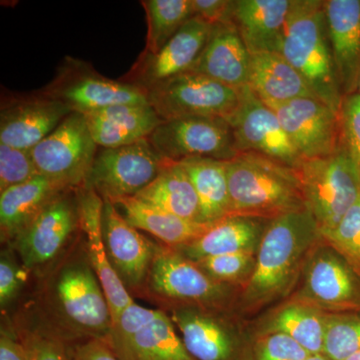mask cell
Listing matches in <instances>:
<instances>
[{"label": "cell", "instance_id": "obj_1", "mask_svg": "<svg viewBox=\"0 0 360 360\" xmlns=\"http://www.w3.org/2000/svg\"><path fill=\"white\" fill-rule=\"evenodd\" d=\"M33 281L30 300L66 340L75 345L110 335V303L90 264L82 233L53 266Z\"/></svg>", "mask_w": 360, "mask_h": 360}, {"label": "cell", "instance_id": "obj_2", "mask_svg": "<svg viewBox=\"0 0 360 360\" xmlns=\"http://www.w3.org/2000/svg\"><path fill=\"white\" fill-rule=\"evenodd\" d=\"M321 240L309 210L270 220L250 281L239 293L234 311L251 319L290 297L309 253Z\"/></svg>", "mask_w": 360, "mask_h": 360}, {"label": "cell", "instance_id": "obj_3", "mask_svg": "<svg viewBox=\"0 0 360 360\" xmlns=\"http://www.w3.org/2000/svg\"><path fill=\"white\" fill-rule=\"evenodd\" d=\"M229 215L272 220L307 210L296 169L255 153L225 161Z\"/></svg>", "mask_w": 360, "mask_h": 360}, {"label": "cell", "instance_id": "obj_4", "mask_svg": "<svg viewBox=\"0 0 360 360\" xmlns=\"http://www.w3.org/2000/svg\"><path fill=\"white\" fill-rule=\"evenodd\" d=\"M312 94L340 113L343 96L330 41L324 0H292L281 52Z\"/></svg>", "mask_w": 360, "mask_h": 360}, {"label": "cell", "instance_id": "obj_5", "mask_svg": "<svg viewBox=\"0 0 360 360\" xmlns=\"http://www.w3.org/2000/svg\"><path fill=\"white\" fill-rule=\"evenodd\" d=\"M240 288L217 283L175 248L158 243L148 281L139 298L158 309H236Z\"/></svg>", "mask_w": 360, "mask_h": 360}, {"label": "cell", "instance_id": "obj_6", "mask_svg": "<svg viewBox=\"0 0 360 360\" xmlns=\"http://www.w3.org/2000/svg\"><path fill=\"white\" fill-rule=\"evenodd\" d=\"M296 174L321 233L335 229L359 198V170L340 142L331 155L303 160Z\"/></svg>", "mask_w": 360, "mask_h": 360}, {"label": "cell", "instance_id": "obj_7", "mask_svg": "<svg viewBox=\"0 0 360 360\" xmlns=\"http://www.w3.org/2000/svg\"><path fill=\"white\" fill-rule=\"evenodd\" d=\"M195 360H250L248 319L233 310L177 307L167 311Z\"/></svg>", "mask_w": 360, "mask_h": 360}, {"label": "cell", "instance_id": "obj_8", "mask_svg": "<svg viewBox=\"0 0 360 360\" xmlns=\"http://www.w3.org/2000/svg\"><path fill=\"white\" fill-rule=\"evenodd\" d=\"M80 236L77 188H70L54 198L8 245L33 279L53 266Z\"/></svg>", "mask_w": 360, "mask_h": 360}, {"label": "cell", "instance_id": "obj_9", "mask_svg": "<svg viewBox=\"0 0 360 360\" xmlns=\"http://www.w3.org/2000/svg\"><path fill=\"white\" fill-rule=\"evenodd\" d=\"M105 340L120 360H195L167 312L135 302L113 322Z\"/></svg>", "mask_w": 360, "mask_h": 360}, {"label": "cell", "instance_id": "obj_10", "mask_svg": "<svg viewBox=\"0 0 360 360\" xmlns=\"http://www.w3.org/2000/svg\"><path fill=\"white\" fill-rule=\"evenodd\" d=\"M290 297L326 314L360 311V276L321 238L309 253Z\"/></svg>", "mask_w": 360, "mask_h": 360}, {"label": "cell", "instance_id": "obj_11", "mask_svg": "<svg viewBox=\"0 0 360 360\" xmlns=\"http://www.w3.org/2000/svg\"><path fill=\"white\" fill-rule=\"evenodd\" d=\"M162 120L214 117L229 120L240 105L241 89H232L198 73L170 78L146 91Z\"/></svg>", "mask_w": 360, "mask_h": 360}, {"label": "cell", "instance_id": "obj_12", "mask_svg": "<svg viewBox=\"0 0 360 360\" xmlns=\"http://www.w3.org/2000/svg\"><path fill=\"white\" fill-rule=\"evenodd\" d=\"M97 148L84 115L71 112L30 151L40 175L75 189L84 186Z\"/></svg>", "mask_w": 360, "mask_h": 360}, {"label": "cell", "instance_id": "obj_13", "mask_svg": "<svg viewBox=\"0 0 360 360\" xmlns=\"http://www.w3.org/2000/svg\"><path fill=\"white\" fill-rule=\"evenodd\" d=\"M148 141L162 160L174 162L189 158L226 161L239 153L231 125L224 118L163 120Z\"/></svg>", "mask_w": 360, "mask_h": 360}, {"label": "cell", "instance_id": "obj_14", "mask_svg": "<svg viewBox=\"0 0 360 360\" xmlns=\"http://www.w3.org/2000/svg\"><path fill=\"white\" fill-rule=\"evenodd\" d=\"M148 139L97 151L84 186L110 201L135 196L150 184L165 165Z\"/></svg>", "mask_w": 360, "mask_h": 360}, {"label": "cell", "instance_id": "obj_15", "mask_svg": "<svg viewBox=\"0 0 360 360\" xmlns=\"http://www.w3.org/2000/svg\"><path fill=\"white\" fill-rule=\"evenodd\" d=\"M42 94L84 115L122 104L149 103L146 89L122 80L108 79L75 59L66 61Z\"/></svg>", "mask_w": 360, "mask_h": 360}, {"label": "cell", "instance_id": "obj_16", "mask_svg": "<svg viewBox=\"0 0 360 360\" xmlns=\"http://www.w3.org/2000/svg\"><path fill=\"white\" fill-rule=\"evenodd\" d=\"M227 122L231 125L238 153H255L297 169L302 158L277 117L276 111L246 86L241 89L238 110Z\"/></svg>", "mask_w": 360, "mask_h": 360}, {"label": "cell", "instance_id": "obj_17", "mask_svg": "<svg viewBox=\"0 0 360 360\" xmlns=\"http://www.w3.org/2000/svg\"><path fill=\"white\" fill-rule=\"evenodd\" d=\"M103 200V233L108 262L129 295L139 298L158 241L146 238L125 219L110 200Z\"/></svg>", "mask_w": 360, "mask_h": 360}, {"label": "cell", "instance_id": "obj_18", "mask_svg": "<svg viewBox=\"0 0 360 360\" xmlns=\"http://www.w3.org/2000/svg\"><path fill=\"white\" fill-rule=\"evenodd\" d=\"M269 108L303 160L331 155L340 146V113L316 97H300Z\"/></svg>", "mask_w": 360, "mask_h": 360}, {"label": "cell", "instance_id": "obj_19", "mask_svg": "<svg viewBox=\"0 0 360 360\" xmlns=\"http://www.w3.org/2000/svg\"><path fill=\"white\" fill-rule=\"evenodd\" d=\"M212 25L191 18L156 53H143L122 82L153 89L170 78L189 72L205 49Z\"/></svg>", "mask_w": 360, "mask_h": 360}, {"label": "cell", "instance_id": "obj_20", "mask_svg": "<svg viewBox=\"0 0 360 360\" xmlns=\"http://www.w3.org/2000/svg\"><path fill=\"white\" fill-rule=\"evenodd\" d=\"M72 112L61 101L41 94L1 106L0 143L32 150Z\"/></svg>", "mask_w": 360, "mask_h": 360}, {"label": "cell", "instance_id": "obj_21", "mask_svg": "<svg viewBox=\"0 0 360 360\" xmlns=\"http://www.w3.org/2000/svg\"><path fill=\"white\" fill-rule=\"evenodd\" d=\"M80 229L90 264L110 303L112 323L134 298L123 286L108 262L103 233L104 200L96 191L82 186L77 188Z\"/></svg>", "mask_w": 360, "mask_h": 360}, {"label": "cell", "instance_id": "obj_22", "mask_svg": "<svg viewBox=\"0 0 360 360\" xmlns=\"http://www.w3.org/2000/svg\"><path fill=\"white\" fill-rule=\"evenodd\" d=\"M326 314L314 305L288 297L248 319V326L253 336L286 335L310 354H322Z\"/></svg>", "mask_w": 360, "mask_h": 360}, {"label": "cell", "instance_id": "obj_23", "mask_svg": "<svg viewBox=\"0 0 360 360\" xmlns=\"http://www.w3.org/2000/svg\"><path fill=\"white\" fill-rule=\"evenodd\" d=\"M331 51L343 97L356 92L360 77V0H324Z\"/></svg>", "mask_w": 360, "mask_h": 360}, {"label": "cell", "instance_id": "obj_24", "mask_svg": "<svg viewBox=\"0 0 360 360\" xmlns=\"http://www.w3.org/2000/svg\"><path fill=\"white\" fill-rule=\"evenodd\" d=\"M251 54L231 20L212 25L205 49L189 72L236 89L248 86Z\"/></svg>", "mask_w": 360, "mask_h": 360}, {"label": "cell", "instance_id": "obj_25", "mask_svg": "<svg viewBox=\"0 0 360 360\" xmlns=\"http://www.w3.org/2000/svg\"><path fill=\"white\" fill-rule=\"evenodd\" d=\"M292 0H232L229 20L251 56L281 52Z\"/></svg>", "mask_w": 360, "mask_h": 360}, {"label": "cell", "instance_id": "obj_26", "mask_svg": "<svg viewBox=\"0 0 360 360\" xmlns=\"http://www.w3.org/2000/svg\"><path fill=\"white\" fill-rule=\"evenodd\" d=\"M269 221L257 217L229 215L213 222L193 243L175 250L193 262L231 253H257Z\"/></svg>", "mask_w": 360, "mask_h": 360}, {"label": "cell", "instance_id": "obj_27", "mask_svg": "<svg viewBox=\"0 0 360 360\" xmlns=\"http://www.w3.org/2000/svg\"><path fill=\"white\" fill-rule=\"evenodd\" d=\"M98 148H115L148 139L163 122L150 104H122L85 115Z\"/></svg>", "mask_w": 360, "mask_h": 360}, {"label": "cell", "instance_id": "obj_28", "mask_svg": "<svg viewBox=\"0 0 360 360\" xmlns=\"http://www.w3.org/2000/svg\"><path fill=\"white\" fill-rule=\"evenodd\" d=\"M68 187L37 175L0 193V241L8 245Z\"/></svg>", "mask_w": 360, "mask_h": 360}, {"label": "cell", "instance_id": "obj_29", "mask_svg": "<svg viewBox=\"0 0 360 360\" xmlns=\"http://www.w3.org/2000/svg\"><path fill=\"white\" fill-rule=\"evenodd\" d=\"M111 202L122 210L123 217L135 229L148 232L158 243L172 248L193 243L212 224L181 219L136 196H127Z\"/></svg>", "mask_w": 360, "mask_h": 360}, {"label": "cell", "instance_id": "obj_30", "mask_svg": "<svg viewBox=\"0 0 360 360\" xmlns=\"http://www.w3.org/2000/svg\"><path fill=\"white\" fill-rule=\"evenodd\" d=\"M248 87L269 106L315 97L298 71L277 52L251 56Z\"/></svg>", "mask_w": 360, "mask_h": 360}, {"label": "cell", "instance_id": "obj_31", "mask_svg": "<svg viewBox=\"0 0 360 360\" xmlns=\"http://www.w3.org/2000/svg\"><path fill=\"white\" fill-rule=\"evenodd\" d=\"M13 309L8 315L27 360H73L72 343L45 321L30 298Z\"/></svg>", "mask_w": 360, "mask_h": 360}, {"label": "cell", "instance_id": "obj_32", "mask_svg": "<svg viewBox=\"0 0 360 360\" xmlns=\"http://www.w3.org/2000/svg\"><path fill=\"white\" fill-rule=\"evenodd\" d=\"M135 196L181 219L201 222L198 194L179 162L165 160L156 179Z\"/></svg>", "mask_w": 360, "mask_h": 360}, {"label": "cell", "instance_id": "obj_33", "mask_svg": "<svg viewBox=\"0 0 360 360\" xmlns=\"http://www.w3.org/2000/svg\"><path fill=\"white\" fill-rule=\"evenodd\" d=\"M198 196L200 221L213 224L229 215V193L225 161L189 158L180 161Z\"/></svg>", "mask_w": 360, "mask_h": 360}, {"label": "cell", "instance_id": "obj_34", "mask_svg": "<svg viewBox=\"0 0 360 360\" xmlns=\"http://www.w3.org/2000/svg\"><path fill=\"white\" fill-rule=\"evenodd\" d=\"M141 4L148 21L143 53H156L187 21L194 18L193 0H143Z\"/></svg>", "mask_w": 360, "mask_h": 360}, {"label": "cell", "instance_id": "obj_35", "mask_svg": "<svg viewBox=\"0 0 360 360\" xmlns=\"http://www.w3.org/2000/svg\"><path fill=\"white\" fill-rule=\"evenodd\" d=\"M360 352V311L326 314L323 352L331 360H345Z\"/></svg>", "mask_w": 360, "mask_h": 360}, {"label": "cell", "instance_id": "obj_36", "mask_svg": "<svg viewBox=\"0 0 360 360\" xmlns=\"http://www.w3.org/2000/svg\"><path fill=\"white\" fill-rule=\"evenodd\" d=\"M257 255L250 252L231 253L203 258L195 262L217 283L243 290L255 271Z\"/></svg>", "mask_w": 360, "mask_h": 360}, {"label": "cell", "instance_id": "obj_37", "mask_svg": "<svg viewBox=\"0 0 360 360\" xmlns=\"http://www.w3.org/2000/svg\"><path fill=\"white\" fill-rule=\"evenodd\" d=\"M321 238L360 276V196L335 229L321 233Z\"/></svg>", "mask_w": 360, "mask_h": 360}, {"label": "cell", "instance_id": "obj_38", "mask_svg": "<svg viewBox=\"0 0 360 360\" xmlns=\"http://www.w3.org/2000/svg\"><path fill=\"white\" fill-rule=\"evenodd\" d=\"M32 274L21 264L11 245H2L0 255V309L8 314L20 302L26 284Z\"/></svg>", "mask_w": 360, "mask_h": 360}, {"label": "cell", "instance_id": "obj_39", "mask_svg": "<svg viewBox=\"0 0 360 360\" xmlns=\"http://www.w3.org/2000/svg\"><path fill=\"white\" fill-rule=\"evenodd\" d=\"M39 175L32 151L0 143V193Z\"/></svg>", "mask_w": 360, "mask_h": 360}, {"label": "cell", "instance_id": "obj_40", "mask_svg": "<svg viewBox=\"0 0 360 360\" xmlns=\"http://www.w3.org/2000/svg\"><path fill=\"white\" fill-rule=\"evenodd\" d=\"M310 355L297 342L283 335H255L250 360H305Z\"/></svg>", "mask_w": 360, "mask_h": 360}, {"label": "cell", "instance_id": "obj_41", "mask_svg": "<svg viewBox=\"0 0 360 360\" xmlns=\"http://www.w3.org/2000/svg\"><path fill=\"white\" fill-rule=\"evenodd\" d=\"M340 143L347 151L360 174V96L343 97L340 110Z\"/></svg>", "mask_w": 360, "mask_h": 360}, {"label": "cell", "instance_id": "obj_42", "mask_svg": "<svg viewBox=\"0 0 360 360\" xmlns=\"http://www.w3.org/2000/svg\"><path fill=\"white\" fill-rule=\"evenodd\" d=\"M0 360H27L25 347L14 330L8 314H1Z\"/></svg>", "mask_w": 360, "mask_h": 360}, {"label": "cell", "instance_id": "obj_43", "mask_svg": "<svg viewBox=\"0 0 360 360\" xmlns=\"http://www.w3.org/2000/svg\"><path fill=\"white\" fill-rule=\"evenodd\" d=\"M232 0H193L194 16L210 25L229 21Z\"/></svg>", "mask_w": 360, "mask_h": 360}, {"label": "cell", "instance_id": "obj_44", "mask_svg": "<svg viewBox=\"0 0 360 360\" xmlns=\"http://www.w3.org/2000/svg\"><path fill=\"white\" fill-rule=\"evenodd\" d=\"M73 360H120L105 340L92 338L72 345Z\"/></svg>", "mask_w": 360, "mask_h": 360}, {"label": "cell", "instance_id": "obj_45", "mask_svg": "<svg viewBox=\"0 0 360 360\" xmlns=\"http://www.w3.org/2000/svg\"><path fill=\"white\" fill-rule=\"evenodd\" d=\"M305 360H331L323 354H310Z\"/></svg>", "mask_w": 360, "mask_h": 360}, {"label": "cell", "instance_id": "obj_46", "mask_svg": "<svg viewBox=\"0 0 360 360\" xmlns=\"http://www.w3.org/2000/svg\"><path fill=\"white\" fill-rule=\"evenodd\" d=\"M345 360H360V352L352 354V356L347 357V359Z\"/></svg>", "mask_w": 360, "mask_h": 360}, {"label": "cell", "instance_id": "obj_47", "mask_svg": "<svg viewBox=\"0 0 360 360\" xmlns=\"http://www.w3.org/2000/svg\"><path fill=\"white\" fill-rule=\"evenodd\" d=\"M356 92L357 94H359L360 96V77H359V85H357V90H356Z\"/></svg>", "mask_w": 360, "mask_h": 360}]
</instances>
